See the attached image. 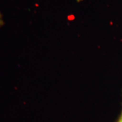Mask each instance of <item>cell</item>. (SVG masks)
<instances>
[{
    "label": "cell",
    "mask_w": 122,
    "mask_h": 122,
    "mask_svg": "<svg viewBox=\"0 0 122 122\" xmlns=\"http://www.w3.org/2000/svg\"><path fill=\"white\" fill-rule=\"evenodd\" d=\"M83 1V0H77V2H79V1Z\"/></svg>",
    "instance_id": "2"
},
{
    "label": "cell",
    "mask_w": 122,
    "mask_h": 122,
    "mask_svg": "<svg viewBox=\"0 0 122 122\" xmlns=\"http://www.w3.org/2000/svg\"><path fill=\"white\" fill-rule=\"evenodd\" d=\"M116 122H122V111H121V113H120V115H119V117H118L117 120Z\"/></svg>",
    "instance_id": "1"
}]
</instances>
